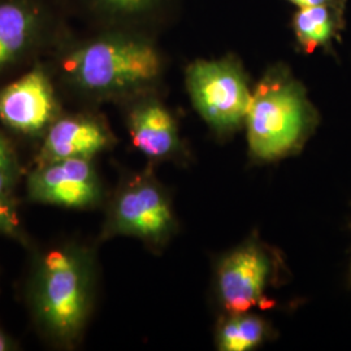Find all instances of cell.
Instances as JSON below:
<instances>
[{
  "instance_id": "6da1fadb",
  "label": "cell",
  "mask_w": 351,
  "mask_h": 351,
  "mask_svg": "<svg viewBox=\"0 0 351 351\" xmlns=\"http://www.w3.org/2000/svg\"><path fill=\"white\" fill-rule=\"evenodd\" d=\"M317 120L301 82L285 68H272L252 90L243 125L251 156L275 162L301 150Z\"/></svg>"
},
{
  "instance_id": "7a4b0ae2",
  "label": "cell",
  "mask_w": 351,
  "mask_h": 351,
  "mask_svg": "<svg viewBox=\"0 0 351 351\" xmlns=\"http://www.w3.org/2000/svg\"><path fill=\"white\" fill-rule=\"evenodd\" d=\"M93 269L88 252L75 246L46 251L33 278L32 303L39 326L59 342H72L88 319Z\"/></svg>"
},
{
  "instance_id": "3957f363",
  "label": "cell",
  "mask_w": 351,
  "mask_h": 351,
  "mask_svg": "<svg viewBox=\"0 0 351 351\" xmlns=\"http://www.w3.org/2000/svg\"><path fill=\"white\" fill-rule=\"evenodd\" d=\"M64 68L88 91L117 94L150 85L162 72V60L149 43L104 39L71 53Z\"/></svg>"
},
{
  "instance_id": "277c9868",
  "label": "cell",
  "mask_w": 351,
  "mask_h": 351,
  "mask_svg": "<svg viewBox=\"0 0 351 351\" xmlns=\"http://www.w3.org/2000/svg\"><path fill=\"white\" fill-rule=\"evenodd\" d=\"M186 85L195 110L219 136L245 125L252 90L239 62L197 60L188 66Z\"/></svg>"
},
{
  "instance_id": "5b68a950",
  "label": "cell",
  "mask_w": 351,
  "mask_h": 351,
  "mask_svg": "<svg viewBox=\"0 0 351 351\" xmlns=\"http://www.w3.org/2000/svg\"><path fill=\"white\" fill-rule=\"evenodd\" d=\"M175 228L173 210L165 190L150 176H139L117 193L106 233L159 245L173 234Z\"/></svg>"
},
{
  "instance_id": "8992f818",
  "label": "cell",
  "mask_w": 351,
  "mask_h": 351,
  "mask_svg": "<svg viewBox=\"0 0 351 351\" xmlns=\"http://www.w3.org/2000/svg\"><path fill=\"white\" fill-rule=\"evenodd\" d=\"M274 262L259 242L249 241L228 254L217 269L221 304L229 314L262 307Z\"/></svg>"
},
{
  "instance_id": "52a82bcc",
  "label": "cell",
  "mask_w": 351,
  "mask_h": 351,
  "mask_svg": "<svg viewBox=\"0 0 351 351\" xmlns=\"http://www.w3.org/2000/svg\"><path fill=\"white\" fill-rule=\"evenodd\" d=\"M33 201L66 208H88L101 199V184L90 159L75 158L42 164L29 177Z\"/></svg>"
},
{
  "instance_id": "ba28073f",
  "label": "cell",
  "mask_w": 351,
  "mask_h": 351,
  "mask_svg": "<svg viewBox=\"0 0 351 351\" xmlns=\"http://www.w3.org/2000/svg\"><path fill=\"white\" fill-rule=\"evenodd\" d=\"M55 98L47 77L34 69L0 91V121L13 130L36 134L49 125Z\"/></svg>"
},
{
  "instance_id": "9c48e42d",
  "label": "cell",
  "mask_w": 351,
  "mask_h": 351,
  "mask_svg": "<svg viewBox=\"0 0 351 351\" xmlns=\"http://www.w3.org/2000/svg\"><path fill=\"white\" fill-rule=\"evenodd\" d=\"M111 145V136L104 126L85 117H68L50 126L38 162L52 163L64 159H91Z\"/></svg>"
},
{
  "instance_id": "30bf717a",
  "label": "cell",
  "mask_w": 351,
  "mask_h": 351,
  "mask_svg": "<svg viewBox=\"0 0 351 351\" xmlns=\"http://www.w3.org/2000/svg\"><path fill=\"white\" fill-rule=\"evenodd\" d=\"M128 125L136 149L150 159H171L182 151L175 119L158 101L139 104L130 113Z\"/></svg>"
},
{
  "instance_id": "8fae6325",
  "label": "cell",
  "mask_w": 351,
  "mask_h": 351,
  "mask_svg": "<svg viewBox=\"0 0 351 351\" xmlns=\"http://www.w3.org/2000/svg\"><path fill=\"white\" fill-rule=\"evenodd\" d=\"M345 27V0L298 8L293 19L294 34L303 50L329 49Z\"/></svg>"
},
{
  "instance_id": "7c38bea8",
  "label": "cell",
  "mask_w": 351,
  "mask_h": 351,
  "mask_svg": "<svg viewBox=\"0 0 351 351\" xmlns=\"http://www.w3.org/2000/svg\"><path fill=\"white\" fill-rule=\"evenodd\" d=\"M268 336V324L258 315L229 314L217 332V346L223 351H249L255 349Z\"/></svg>"
},
{
  "instance_id": "4fadbf2b",
  "label": "cell",
  "mask_w": 351,
  "mask_h": 351,
  "mask_svg": "<svg viewBox=\"0 0 351 351\" xmlns=\"http://www.w3.org/2000/svg\"><path fill=\"white\" fill-rule=\"evenodd\" d=\"M32 16L17 4L0 5V69L24 49L32 30Z\"/></svg>"
},
{
  "instance_id": "5bb4252c",
  "label": "cell",
  "mask_w": 351,
  "mask_h": 351,
  "mask_svg": "<svg viewBox=\"0 0 351 351\" xmlns=\"http://www.w3.org/2000/svg\"><path fill=\"white\" fill-rule=\"evenodd\" d=\"M13 181L14 177L0 169V233L10 237H17L20 219L13 197Z\"/></svg>"
},
{
  "instance_id": "9a60e30c",
  "label": "cell",
  "mask_w": 351,
  "mask_h": 351,
  "mask_svg": "<svg viewBox=\"0 0 351 351\" xmlns=\"http://www.w3.org/2000/svg\"><path fill=\"white\" fill-rule=\"evenodd\" d=\"M0 169L7 172L8 175L16 177L19 172V165H17V159L13 152L11 145L8 141L4 138L0 134Z\"/></svg>"
},
{
  "instance_id": "2e32d148",
  "label": "cell",
  "mask_w": 351,
  "mask_h": 351,
  "mask_svg": "<svg viewBox=\"0 0 351 351\" xmlns=\"http://www.w3.org/2000/svg\"><path fill=\"white\" fill-rule=\"evenodd\" d=\"M106 1L123 10H139L150 3V0H106Z\"/></svg>"
},
{
  "instance_id": "e0dca14e",
  "label": "cell",
  "mask_w": 351,
  "mask_h": 351,
  "mask_svg": "<svg viewBox=\"0 0 351 351\" xmlns=\"http://www.w3.org/2000/svg\"><path fill=\"white\" fill-rule=\"evenodd\" d=\"M289 3L294 4L297 8H307V7H315V5H323L335 3L337 0H287Z\"/></svg>"
},
{
  "instance_id": "ac0fdd59",
  "label": "cell",
  "mask_w": 351,
  "mask_h": 351,
  "mask_svg": "<svg viewBox=\"0 0 351 351\" xmlns=\"http://www.w3.org/2000/svg\"><path fill=\"white\" fill-rule=\"evenodd\" d=\"M11 349V342L7 336L0 330V351H7Z\"/></svg>"
}]
</instances>
